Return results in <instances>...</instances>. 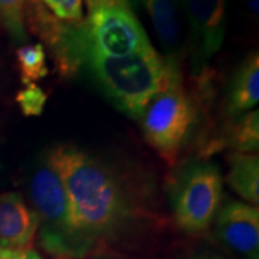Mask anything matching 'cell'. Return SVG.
<instances>
[{
    "label": "cell",
    "instance_id": "19",
    "mask_svg": "<svg viewBox=\"0 0 259 259\" xmlns=\"http://www.w3.org/2000/svg\"><path fill=\"white\" fill-rule=\"evenodd\" d=\"M248 3V9L252 15H258V0H246Z\"/></svg>",
    "mask_w": 259,
    "mask_h": 259
},
{
    "label": "cell",
    "instance_id": "14",
    "mask_svg": "<svg viewBox=\"0 0 259 259\" xmlns=\"http://www.w3.org/2000/svg\"><path fill=\"white\" fill-rule=\"evenodd\" d=\"M29 0H0V25L9 33L13 42L28 40L25 13Z\"/></svg>",
    "mask_w": 259,
    "mask_h": 259
},
{
    "label": "cell",
    "instance_id": "2",
    "mask_svg": "<svg viewBox=\"0 0 259 259\" xmlns=\"http://www.w3.org/2000/svg\"><path fill=\"white\" fill-rule=\"evenodd\" d=\"M180 68L151 47L127 58H87L81 65L105 97L133 120H140L150 101Z\"/></svg>",
    "mask_w": 259,
    "mask_h": 259
},
{
    "label": "cell",
    "instance_id": "5",
    "mask_svg": "<svg viewBox=\"0 0 259 259\" xmlns=\"http://www.w3.org/2000/svg\"><path fill=\"white\" fill-rule=\"evenodd\" d=\"M221 168L207 160H190L177 168L168 185L170 207L177 226L189 235L206 232L222 204Z\"/></svg>",
    "mask_w": 259,
    "mask_h": 259
},
{
    "label": "cell",
    "instance_id": "10",
    "mask_svg": "<svg viewBox=\"0 0 259 259\" xmlns=\"http://www.w3.org/2000/svg\"><path fill=\"white\" fill-rule=\"evenodd\" d=\"M153 28L164 49V56L179 62L186 40L183 36V12L179 0H143Z\"/></svg>",
    "mask_w": 259,
    "mask_h": 259
},
{
    "label": "cell",
    "instance_id": "1",
    "mask_svg": "<svg viewBox=\"0 0 259 259\" xmlns=\"http://www.w3.org/2000/svg\"><path fill=\"white\" fill-rule=\"evenodd\" d=\"M45 161L59 176L76 233L91 248L114 239L141 209L125 179L101 157L71 143L48 148Z\"/></svg>",
    "mask_w": 259,
    "mask_h": 259
},
{
    "label": "cell",
    "instance_id": "3",
    "mask_svg": "<svg viewBox=\"0 0 259 259\" xmlns=\"http://www.w3.org/2000/svg\"><path fill=\"white\" fill-rule=\"evenodd\" d=\"M197 118L196 100L187 91L179 68L150 101L140 125L148 146L171 166L192 139Z\"/></svg>",
    "mask_w": 259,
    "mask_h": 259
},
{
    "label": "cell",
    "instance_id": "7",
    "mask_svg": "<svg viewBox=\"0 0 259 259\" xmlns=\"http://www.w3.org/2000/svg\"><path fill=\"white\" fill-rule=\"evenodd\" d=\"M214 235L232 252L259 259V210L256 206L226 200L214 218Z\"/></svg>",
    "mask_w": 259,
    "mask_h": 259
},
{
    "label": "cell",
    "instance_id": "15",
    "mask_svg": "<svg viewBox=\"0 0 259 259\" xmlns=\"http://www.w3.org/2000/svg\"><path fill=\"white\" fill-rule=\"evenodd\" d=\"M16 102L25 117H37L44 112L47 93L36 83L25 85V88L16 95Z\"/></svg>",
    "mask_w": 259,
    "mask_h": 259
},
{
    "label": "cell",
    "instance_id": "17",
    "mask_svg": "<svg viewBox=\"0 0 259 259\" xmlns=\"http://www.w3.org/2000/svg\"><path fill=\"white\" fill-rule=\"evenodd\" d=\"M0 259H44L36 250L30 249H5L0 248Z\"/></svg>",
    "mask_w": 259,
    "mask_h": 259
},
{
    "label": "cell",
    "instance_id": "4",
    "mask_svg": "<svg viewBox=\"0 0 259 259\" xmlns=\"http://www.w3.org/2000/svg\"><path fill=\"white\" fill-rule=\"evenodd\" d=\"M29 194L39 221L40 246L49 256L81 259L93 252L75 231L64 185L47 161L32 175Z\"/></svg>",
    "mask_w": 259,
    "mask_h": 259
},
{
    "label": "cell",
    "instance_id": "12",
    "mask_svg": "<svg viewBox=\"0 0 259 259\" xmlns=\"http://www.w3.org/2000/svg\"><path fill=\"white\" fill-rule=\"evenodd\" d=\"M229 171L226 182L245 203L258 207L259 203V157L255 153H235L228 156Z\"/></svg>",
    "mask_w": 259,
    "mask_h": 259
},
{
    "label": "cell",
    "instance_id": "13",
    "mask_svg": "<svg viewBox=\"0 0 259 259\" xmlns=\"http://www.w3.org/2000/svg\"><path fill=\"white\" fill-rule=\"evenodd\" d=\"M16 62L20 81L23 85L36 83L49 74L47 52L42 44H32L19 48L16 51Z\"/></svg>",
    "mask_w": 259,
    "mask_h": 259
},
{
    "label": "cell",
    "instance_id": "11",
    "mask_svg": "<svg viewBox=\"0 0 259 259\" xmlns=\"http://www.w3.org/2000/svg\"><path fill=\"white\" fill-rule=\"evenodd\" d=\"M231 148L235 153H256L259 148L258 110L243 112L236 117H228L219 140L213 141L207 150Z\"/></svg>",
    "mask_w": 259,
    "mask_h": 259
},
{
    "label": "cell",
    "instance_id": "6",
    "mask_svg": "<svg viewBox=\"0 0 259 259\" xmlns=\"http://www.w3.org/2000/svg\"><path fill=\"white\" fill-rule=\"evenodd\" d=\"M189 26V54L194 75L207 69L212 58L223 45L228 12L226 0H179Z\"/></svg>",
    "mask_w": 259,
    "mask_h": 259
},
{
    "label": "cell",
    "instance_id": "20",
    "mask_svg": "<svg viewBox=\"0 0 259 259\" xmlns=\"http://www.w3.org/2000/svg\"><path fill=\"white\" fill-rule=\"evenodd\" d=\"M190 259H226L223 256H219V255H212V253H204V255H196L193 258Z\"/></svg>",
    "mask_w": 259,
    "mask_h": 259
},
{
    "label": "cell",
    "instance_id": "18",
    "mask_svg": "<svg viewBox=\"0 0 259 259\" xmlns=\"http://www.w3.org/2000/svg\"><path fill=\"white\" fill-rule=\"evenodd\" d=\"M118 2H121V3L125 5V6H128L133 12L140 9V8L143 6V0H118Z\"/></svg>",
    "mask_w": 259,
    "mask_h": 259
},
{
    "label": "cell",
    "instance_id": "8",
    "mask_svg": "<svg viewBox=\"0 0 259 259\" xmlns=\"http://www.w3.org/2000/svg\"><path fill=\"white\" fill-rule=\"evenodd\" d=\"M39 228L36 212L22 194H0V248L30 249Z\"/></svg>",
    "mask_w": 259,
    "mask_h": 259
},
{
    "label": "cell",
    "instance_id": "16",
    "mask_svg": "<svg viewBox=\"0 0 259 259\" xmlns=\"http://www.w3.org/2000/svg\"><path fill=\"white\" fill-rule=\"evenodd\" d=\"M45 9L64 22H81L83 18V0H39Z\"/></svg>",
    "mask_w": 259,
    "mask_h": 259
},
{
    "label": "cell",
    "instance_id": "9",
    "mask_svg": "<svg viewBox=\"0 0 259 259\" xmlns=\"http://www.w3.org/2000/svg\"><path fill=\"white\" fill-rule=\"evenodd\" d=\"M259 101V55L250 52L232 74L225 95L226 117L252 111Z\"/></svg>",
    "mask_w": 259,
    "mask_h": 259
}]
</instances>
